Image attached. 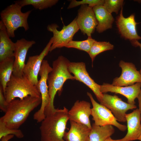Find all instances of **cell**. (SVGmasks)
I'll list each match as a JSON object with an SVG mask.
<instances>
[{"label":"cell","mask_w":141,"mask_h":141,"mask_svg":"<svg viewBox=\"0 0 141 141\" xmlns=\"http://www.w3.org/2000/svg\"><path fill=\"white\" fill-rule=\"evenodd\" d=\"M41 102V97L30 96L22 99H15L8 103L6 111L0 120L8 128L18 129Z\"/></svg>","instance_id":"6da1fadb"},{"label":"cell","mask_w":141,"mask_h":141,"mask_svg":"<svg viewBox=\"0 0 141 141\" xmlns=\"http://www.w3.org/2000/svg\"><path fill=\"white\" fill-rule=\"evenodd\" d=\"M70 62L67 58L62 55L59 56L53 62L52 69L49 74L48 79L50 101L49 105L45 110V116L56 110L54 105L55 97L57 92L60 95L65 81L68 79L75 80L68 69Z\"/></svg>","instance_id":"7a4b0ae2"},{"label":"cell","mask_w":141,"mask_h":141,"mask_svg":"<svg viewBox=\"0 0 141 141\" xmlns=\"http://www.w3.org/2000/svg\"><path fill=\"white\" fill-rule=\"evenodd\" d=\"M68 111L64 107L45 116L39 127L41 141H66L64 137L69 120Z\"/></svg>","instance_id":"3957f363"},{"label":"cell","mask_w":141,"mask_h":141,"mask_svg":"<svg viewBox=\"0 0 141 141\" xmlns=\"http://www.w3.org/2000/svg\"><path fill=\"white\" fill-rule=\"evenodd\" d=\"M4 95L8 103L16 98L22 99L29 96L41 97L36 86L24 75L21 77H16L12 74L7 84Z\"/></svg>","instance_id":"277c9868"},{"label":"cell","mask_w":141,"mask_h":141,"mask_svg":"<svg viewBox=\"0 0 141 141\" xmlns=\"http://www.w3.org/2000/svg\"><path fill=\"white\" fill-rule=\"evenodd\" d=\"M22 8L14 3L0 13L1 21L5 27L10 37H15V31L20 27L23 28L26 31L29 28L27 19L31 11L23 13L21 11Z\"/></svg>","instance_id":"5b68a950"},{"label":"cell","mask_w":141,"mask_h":141,"mask_svg":"<svg viewBox=\"0 0 141 141\" xmlns=\"http://www.w3.org/2000/svg\"><path fill=\"white\" fill-rule=\"evenodd\" d=\"M52 69L48 61L44 60L39 73L40 78L36 86L40 93L42 99L40 107L33 116V119L37 122H41L45 118V110L49 104L50 98L47 83L49 74Z\"/></svg>","instance_id":"8992f818"},{"label":"cell","mask_w":141,"mask_h":141,"mask_svg":"<svg viewBox=\"0 0 141 141\" xmlns=\"http://www.w3.org/2000/svg\"><path fill=\"white\" fill-rule=\"evenodd\" d=\"M92 105L91 115L94 123L96 125L103 126L108 125H113L119 130L124 132L127 128L125 125L119 123L111 111L107 108L97 102L90 92H87Z\"/></svg>","instance_id":"52a82bcc"},{"label":"cell","mask_w":141,"mask_h":141,"mask_svg":"<svg viewBox=\"0 0 141 141\" xmlns=\"http://www.w3.org/2000/svg\"><path fill=\"white\" fill-rule=\"evenodd\" d=\"M58 27L56 24L49 25L47 27L48 30L52 32L53 34V42L50 52L57 48L64 47L72 40L74 36L79 30L76 22V18L67 25H64L61 30H57Z\"/></svg>","instance_id":"ba28073f"},{"label":"cell","mask_w":141,"mask_h":141,"mask_svg":"<svg viewBox=\"0 0 141 141\" xmlns=\"http://www.w3.org/2000/svg\"><path fill=\"white\" fill-rule=\"evenodd\" d=\"M68 69L70 73L73 74L75 80L83 83L91 90L100 102L103 96V93L100 91L101 85L96 83L90 76L86 70L85 63L70 62Z\"/></svg>","instance_id":"9c48e42d"},{"label":"cell","mask_w":141,"mask_h":141,"mask_svg":"<svg viewBox=\"0 0 141 141\" xmlns=\"http://www.w3.org/2000/svg\"><path fill=\"white\" fill-rule=\"evenodd\" d=\"M53 42L52 37L40 53L39 55L30 56L25 64L23 71L24 74L36 86L38 81V76L42 62L44 57L50 52Z\"/></svg>","instance_id":"30bf717a"},{"label":"cell","mask_w":141,"mask_h":141,"mask_svg":"<svg viewBox=\"0 0 141 141\" xmlns=\"http://www.w3.org/2000/svg\"><path fill=\"white\" fill-rule=\"evenodd\" d=\"M100 103L109 109L117 121L120 122L126 121L125 115L128 110L137 108L135 104H131L125 102L115 95H112L103 93V98Z\"/></svg>","instance_id":"8fae6325"},{"label":"cell","mask_w":141,"mask_h":141,"mask_svg":"<svg viewBox=\"0 0 141 141\" xmlns=\"http://www.w3.org/2000/svg\"><path fill=\"white\" fill-rule=\"evenodd\" d=\"M76 22L79 29L88 37L91 36L98 24L92 8L87 4L81 5L78 10Z\"/></svg>","instance_id":"7c38bea8"},{"label":"cell","mask_w":141,"mask_h":141,"mask_svg":"<svg viewBox=\"0 0 141 141\" xmlns=\"http://www.w3.org/2000/svg\"><path fill=\"white\" fill-rule=\"evenodd\" d=\"M35 43L34 40H28L24 38L18 40L15 43L13 73L14 75L21 77L24 75L23 71L27 52L30 48Z\"/></svg>","instance_id":"4fadbf2b"},{"label":"cell","mask_w":141,"mask_h":141,"mask_svg":"<svg viewBox=\"0 0 141 141\" xmlns=\"http://www.w3.org/2000/svg\"><path fill=\"white\" fill-rule=\"evenodd\" d=\"M119 66L122 69L120 76L114 79L112 84L118 86H128L135 83H141V74L134 64L121 60Z\"/></svg>","instance_id":"5bb4252c"},{"label":"cell","mask_w":141,"mask_h":141,"mask_svg":"<svg viewBox=\"0 0 141 141\" xmlns=\"http://www.w3.org/2000/svg\"><path fill=\"white\" fill-rule=\"evenodd\" d=\"M122 10V7L116 21L117 27L121 36L125 39L129 40L131 43L141 39V37L137 32L136 25L138 23L135 20L134 14H132L125 18L123 15Z\"/></svg>","instance_id":"9a60e30c"},{"label":"cell","mask_w":141,"mask_h":141,"mask_svg":"<svg viewBox=\"0 0 141 141\" xmlns=\"http://www.w3.org/2000/svg\"><path fill=\"white\" fill-rule=\"evenodd\" d=\"M91 106L88 102L77 100L68 111L69 120L85 125L91 129L92 125L89 119L91 112Z\"/></svg>","instance_id":"2e32d148"},{"label":"cell","mask_w":141,"mask_h":141,"mask_svg":"<svg viewBox=\"0 0 141 141\" xmlns=\"http://www.w3.org/2000/svg\"><path fill=\"white\" fill-rule=\"evenodd\" d=\"M141 83L138 82L134 84L125 87L114 86L112 84L104 83L101 85L100 91L103 93L110 92L121 94L127 99V103L134 105L135 100L137 98L140 91Z\"/></svg>","instance_id":"e0dca14e"},{"label":"cell","mask_w":141,"mask_h":141,"mask_svg":"<svg viewBox=\"0 0 141 141\" xmlns=\"http://www.w3.org/2000/svg\"><path fill=\"white\" fill-rule=\"evenodd\" d=\"M127 132L121 139L122 141H132L138 140L141 135V119L138 109L125 115Z\"/></svg>","instance_id":"ac0fdd59"},{"label":"cell","mask_w":141,"mask_h":141,"mask_svg":"<svg viewBox=\"0 0 141 141\" xmlns=\"http://www.w3.org/2000/svg\"><path fill=\"white\" fill-rule=\"evenodd\" d=\"M70 128L65 132L64 139L66 141H90L91 129L86 126L70 121Z\"/></svg>","instance_id":"d6986e66"},{"label":"cell","mask_w":141,"mask_h":141,"mask_svg":"<svg viewBox=\"0 0 141 141\" xmlns=\"http://www.w3.org/2000/svg\"><path fill=\"white\" fill-rule=\"evenodd\" d=\"M15 43L10 39L6 28L0 21V61L14 57Z\"/></svg>","instance_id":"ffe728a7"},{"label":"cell","mask_w":141,"mask_h":141,"mask_svg":"<svg viewBox=\"0 0 141 141\" xmlns=\"http://www.w3.org/2000/svg\"><path fill=\"white\" fill-rule=\"evenodd\" d=\"M98 24L96 27V31L99 33L112 27L114 20L113 17L105 8L103 5H98L92 8Z\"/></svg>","instance_id":"44dd1931"},{"label":"cell","mask_w":141,"mask_h":141,"mask_svg":"<svg viewBox=\"0 0 141 141\" xmlns=\"http://www.w3.org/2000/svg\"><path fill=\"white\" fill-rule=\"evenodd\" d=\"M114 132L115 129L112 125L100 126L93 123L89 134L90 141H105Z\"/></svg>","instance_id":"7402d4cb"},{"label":"cell","mask_w":141,"mask_h":141,"mask_svg":"<svg viewBox=\"0 0 141 141\" xmlns=\"http://www.w3.org/2000/svg\"><path fill=\"white\" fill-rule=\"evenodd\" d=\"M14 60L13 57L0 61V85L2 86L4 94L7 84L13 74Z\"/></svg>","instance_id":"603a6c76"},{"label":"cell","mask_w":141,"mask_h":141,"mask_svg":"<svg viewBox=\"0 0 141 141\" xmlns=\"http://www.w3.org/2000/svg\"><path fill=\"white\" fill-rule=\"evenodd\" d=\"M58 0H21L15 1L22 7L28 5H32L34 8L42 10L51 7L55 5Z\"/></svg>","instance_id":"cb8c5ba5"},{"label":"cell","mask_w":141,"mask_h":141,"mask_svg":"<svg viewBox=\"0 0 141 141\" xmlns=\"http://www.w3.org/2000/svg\"><path fill=\"white\" fill-rule=\"evenodd\" d=\"M114 47V45L109 42L96 41L93 44L88 53L91 59L92 63L97 55L105 51L112 50Z\"/></svg>","instance_id":"d4e9b609"},{"label":"cell","mask_w":141,"mask_h":141,"mask_svg":"<svg viewBox=\"0 0 141 141\" xmlns=\"http://www.w3.org/2000/svg\"><path fill=\"white\" fill-rule=\"evenodd\" d=\"M96 41L91 36L89 37L86 39L84 40L71 41L65 45L64 47L76 49L84 51L88 53L93 44Z\"/></svg>","instance_id":"484cf974"},{"label":"cell","mask_w":141,"mask_h":141,"mask_svg":"<svg viewBox=\"0 0 141 141\" xmlns=\"http://www.w3.org/2000/svg\"><path fill=\"white\" fill-rule=\"evenodd\" d=\"M9 135H14L18 138H22L24 136L21 130L8 128L2 121L0 120V139L3 137Z\"/></svg>","instance_id":"4316f807"},{"label":"cell","mask_w":141,"mask_h":141,"mask_svg":"<svg viewBox=\"0 0 141 141\" xmlns=\"http://www.w3.org/2000/svg\"><path fill=\"white\" fill-rule=\"evenodd\" d=\"M123 2L122 0H105L103 6L110 13L115 12L118 14L122 7Z\"/></svg>","instance_id":"83f0119b"},{"label":"cell","mask_w":141,"mask_h":141,"mask_svg":"<svg viewBox=\"0 0 141 141\" xmlns=\"http://www.w3.org/2000/svg\"><path fill=\"white\" fill-rule=\"evenodd\" d=\"M104 2V0H83L80 1L73 0L71 2L68 9L72 8L83 4H88L89 7L92 8L97 5H103Z\"/></svg>","instance_id":"f1b7e54d"},{"label":"cell","mask_w":141,"mask_h":141,"mask_svg":"<svg viewBox=\"0 0 141 141\" xmlns=\"http://www.w3.org/2000/svg\"><path fill=\"white\" fill-rule=\"evenodd\" d=\"M8 103L7 102L2 86L0 85V109L5 113L6 111Z\"/></svg>","instance_id":"f546056e"},{"label":"cell","mask_w":141,"mask_h":141,"mask_svg":"<svg viewBox=\"0 0 141 141\" xmlns=\"http://www.w3.org/2000/svg\"><path fill=\"white\" fill-rule=\"evenodd\" d=\"M137 98L138 99L139 103V109H138L139 111L140 118L141 119V89L139 93Z\"/></svg>","instance_id":"4dcf8cb0"},{"label":"cell","mask_w":141,"mask_h":141,"mask_svg":"<svg viewBox=\"0 0 141 141\" xmlns=\"http://www.w3.org/2000/svg\"><path fill=\"white\" fill-rule=\"evenodd\" d=\"M13 135H9L3 137L1 139V141H8L14 136Z\"/></svg>","instance_id":"1f68e13d"},{"label":"cell","mask_w":141,"mask_h":141,"mask_svg":"<svg viewBox=\"0 0 141 141\" xmlns=\"http://www.w3.org/2000/svg\"><path fill=\"white\" fill-rule=\"evenodd\" d=\"M132 45L135 47H137V46H139L140 49L141 50V43H139L138 41H136L134 42H132L131 43ZM139 72L141 74V67L140 70H139Z\"/></svg>","instance_id":"d6a6232c"},{"label":"cell","mask_w":141,"mask_h":141,"mask_svg":"<svg viewBox=\"0 0 141 141\" xmlns=\"http://www.w3.org/2000/svg\"><path fill=\"white\" fill-rule=\"evenodd\" d=\"M105 141H122L121 139L114 140L112 139L110 137L108 138Z\"/></svg>","instance_id":"836d02e7"},{"label":"cell","mask_w":141,"mask_h":141,"mask_svg":"<svg viewBox=\"0 0 141 141\" xmlns=\"http://www.w3.org/2000/svg\"><path fill=\"white\" fill-rule=\"evenodd\" d=\"M138 140H139L140 141H141V135L140 136V137L138 138Z\"/></svg>","instance_id":"e575fe53"},{"label":"cell","mask_w":141,"mask_h":141,"mask_svg":"<svg viewBox=\"0 0 141 141\" xmlns=\"http://www.w3.org/2000/svg\"><path fill=\"white\" fill-rule=\"evenodd\" d=\"M139 1L140 2H141V1Z\"/></svg>","instance_id":"d590c367"}]
</instances>
